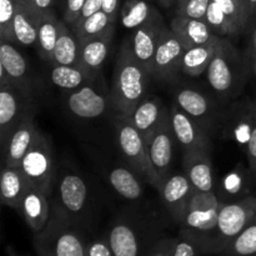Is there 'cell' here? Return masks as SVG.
Listing matches in <instances>:
<instances>
[{
  "label": "cell",
  "instance_id": "cell-1",
  "mask_svg": "<svg viewBox=\"0 0 256 256\" xmlns=\"http://www.w3.org/2000/svg\"><path fill=\"white\" fill-rule=\"evenodd\" d=\"M150 76L146 69L135 59L132 46L124 45L118 55L112 89V102L120 114L130 116L145 99Z\"/></svg>",
  "mask_w": 256,
  "mask_h": 256
},
{
  "label": "cell",
  "instance_id": "cell-2",
  "mask_svg": "<svg viewBox=\"0 0 256 256\" xmlns=\"http://www.w3.org/2000/svg\"><path fill=\"white\" fill-rule=\"evenodd\" d=\"M255 205L256 196H246L238 202L222 204L216 229L202 252L219 255L248 225L254 222Z\"/></svg>",
  "mask_w": 256,
  "mask_h": 256
},
{
  "label": "cell",
  "instance_id": "cell-3",
  "mask_svg": "<svg viewBox=\"0 0 256 256\" xmlns=\"http://www.w3.org/2000/svg\"><path fill=\"white\" fill-rule=\"evenodd\" d=\"M245 65L239 52L226 39L220 38L216 52L206 70L208 82L222 95H234L245 82Z\"/></svg>",
  "mask_w": 256,
  "mask_h": 256
},
{
  "label": "cell",
  "instance_id": "cell-4",
  "mask_svg": "<svg viewBox=\"0 0 256 256\" xmlns=\"http://www.w3.org/2000/svg\"><path fill=\"white\" fill-rule=\"evenodd\" d=\"M222 204V202H219L214 192L195 190L190 198L184 216L179 222L182 226V232L194 238L199 242L202 252L209 238L216 229Z\"/></svg>",
  "mask_w": 256,
  "mask_h": 256
},
{
  "label": "cell",
  "instance_id": "cell-5",
  "mask_svg": "<svg viewBox=\"0 0 256 256\" xmlns=\"http://www.w3.org/2000/svg\"><path fill=\"white\" fill-rule=\"evenodd\" d=\"M39 256H85L86 242L78 230L72 229L69 220L55 218L48 222L34 239Z\"/></svg>",
  "mask_w": 256,
  "mask_h": 256
},
{
  "label": "cell",
  "instance_id": "cell-6",
  "mask_svg": "<svg viewBox=\"0 0 256 256\" xmlns=\"http://www.w3.org/2000/svg\"><path fill=\"white\" fill-rule=\"evenodd\" d=\"M20 169L32 189L49 194L54 179V159L50 139L38 132L32 146L28 149L20 162Z\"/></svg>",
  "mask_w": 256,
  "mask_h": 256
},
{
  "label": "cell",
  "instance_id": "cell-7",
  "mask_svg": "<svg viewBox=\"0 0 256 256\" xmlns=\"http://www.w3.org/2000/svg\"><path fill=\"white\" fill-rule=\"evenodd\" d=\"M115 128L119 146L129 164L150 184L159 189V180L150 162L144 138L138 132L129 116L120 114L115 118Z\"/></svg>",
  "mask_w": 256,
  "mask_h": 256
},
{
  "label": "cell",
  "instance_id": "cell-8",
  "mask_svg": "<svg viewBox=\"0 0 256 256\" xmlns=\"http://www.w3.org/2000/svg\"><path fill=\"white\" fill-rule=\"evenodd\" d=\"M30 109V92L12 82L0 84V140L2 152L14 130Z\"/></svg>",
  "mask_w": 256,
  "mask_h": 256
},
{
  "label": "cell",
  "instance_id": "cell-9",
  "mask_svg": "<svg viewBox=\"0 0 256 256\" xmlns=\"http://www.w3.org/2000/svg\"><path fill=\"white\" fill-rule=\"evenodd\" d=\"M185 50L186 48L172 32V30L165 28L155 52L152 76L164 82H170L174 79L178 72L182 70V55Z\"/></svg>",
  "mask_w": 256,
  "mask_h": 256
},
{
  "label": "cell",
  "instance_id": "cell-10",
  "mask_svg": "<svg viewBox=\"0 0 256 256\" xmlns=\"http://www.w3.org/2000/svg\"><path fill=\"white\" fill-rule=\"evenodd\" d=\"M174 138L170 112L165 110L156 130L152 134L146 146L150 162H152L155 174L159 180V188L160 184L169 176V168L172 162V140Z\"/></svg>",
  "mask_w": 256,
  "mask_h": 256
},
{
  "label": "cell",
  "instance_id": "cell-11",
  "mask_svg": "<svg viewBox=\"0 0 256 256\" xmlns=\"http://www.w3.org/2000/svg\"><path fill=\"white\" fill-rule=\"evenodd\" d=\"M165 28L166 26L162 24L159 14H156L149 22L134 30L132 45V52H134L135 59L146 69L150 75H152L158 42H159L162 32Z\"/></svg>",
  "mask_w": 256,
  "mask_h": 256
},
{
  "label": "cell",
  "instance_id": "cell-12",
  "mask_svg": "<svg viewBox=\"0 0 256 256\" xmlns=\"http://www.w3.org/2000/svg\"><path fill=\"white\" fill-rule=\"evenodd\" d=\"M160 198L169 214L176 220L182 222L185 214L188 204L190 202L192 192H195L192 182L185 174H176L168 176L160 184Z\"/></svg>",
  "mask_w": 256,
  "mask_h": 256
},
{
  "label": "cell",
  "instance_id": "cell-13",
  "mask_svg": "<svg viewBox=\"0 0 256 256\" xmlns=\"http://www.w3.org/2000/svg\"><path fill=\"white\" fill-rule=\"evenodd\" d=\"M170 118H172V126L174 132V136L182 144L185 152L199 149H210V142L204 129L196 124V120L182 112L176 104H174L170 109Z\"/></svg>",
  "mask_w": 256,
  "mask_h": 256
},
{
  "label": "cell",
  "instance_id": "cell-14",
  "mask_svg": "<svg viewBox=\"0 0 256 256\" xmlns=\"http://www.w3.org/2000/svg\"><path fill=\"white\" fill-rule=\"evenodd\" d=\"M12 82L30 92L28 62L24 55L15 49L12 42L2 40L0 44V84Z\"/></svg>",
  "mask_w": 256,
  "mask_h": 256
},
{
  "label": "cell",
  "instance_id": "cell-15",
  "mask_svg": "<svg viewBox=\"0 0 256 256\" xmlns=\"http://www.w3.org/2000/svg\"><path fill=\"white\" fill-rule=\"evenodd\" d=\"M39 129L34 122V112L30 109L10 136L6 149L2 152L4 165H20L25 152L34 142Z\"/></svg>",
  "mask_w": 256,
  "mask_h": 256
},
{
  "label": "cell",
  "instance_id": "cell-16",
  "mask_svg": "<svg viewBox=\"0 0 256 256\" xmlns=\"http://www.w3.org/2000/svg\"><path fill=\"white\" fill-rule=\"evenodd\" d=\"M184 174L196 192H212L214 176L209 150L199 149L185 152Z\"/></svg>",
  "mask_w": 256,
  "mask_h": 256
},
{
  "label": "cell",
  "instance_id": "cell-17",
  "mask_svg": "<svg viewBox=\"0 0 256 256\" xmlns=\"http://www.w3.org/2000/svg\"><path fill=\"white\" fill-rule=\"evenodd\" d=\"M68 109L80 119H94L106 110V99L90 85L70 92L66 98Z\"/></svg>",
  "mask_w": 256,
  "mask_h": 256
},
{
  "label": "cell",
  "instance_id": "cell-18",
  "mask_svg": "<svg viewBox=\"0 0 256 256\" xmlns=\"http://www.w3.org/2000/svg\"><path fill=\"white\" fill-rule=\"evenodd\" d=\"M45 192L29 188L20 204L19 212L26 222L28 226L38 234L46 228L49 222V204Z\"/></svg>",
  "mask_w": 256,
  "mask_h": 256
},
{
  "label": "cell",
  "instance_id": "cell-19",
  "mask_svg": "<svg viewBox=\"0 0 256 256\" xmlns=\"http://www.w3.org/2000/svg\"><path fill=\"white\" fill-rule=\"evenodd\" d=\"M112 32H114V26L99 36L80 42L79 64L92 75L99 72L106 60Z\"/></svg>",
  "mask_w": 256,
  "mask_h": 256
},
{
  "label": "cell",
  "instance_id": "cell-20",
  "mask_svg": "<svg viewBox=\"0 0 256 256\" xmlns=\"http://www.w3.org/2000/svg\"><path fill=\"white\" fill-rule=\"evenodd\" d=\"M170 29L180 39L186 49L198 45L206 44L216 35L212 32L205 20L190 19V18L175 15L170 22Z\"/></svg>",
  "mask_w": 256,
  "mask_h": 256
},
{
  "label": "cell",
  "instance_id": "cell-21",
  "mask_svg": "<svg viewBox=\"0 0 256 256\" xmlns=\"http://www.w3.org/2000/svg\"><path fill=\"white\" fill-rule=\"evenodd\" d=\"M40 15L42 12L28 0H15L14 32L18 42L22 45L36 44Z\"/></svg>",
  "mask_w": 256,
  "mask_h": 256
},
{
  "label": "cell",
  "instance_id": "cell-22",
  "mask_svg": "<svg viewBox=\"0 0 256 256\" xmlns=\"http://www.w3.org/2000/svg\"><path fill=\"white\" fill-rule=\"evenodd\" d=\"M29 188L20 165H4L0 178V196L2 204L19 210L22 198Z\"/></svg>",
  "mask_w": 256,
  "mask_h": 256
},
{
  "label": "cell",
  "instance_id": "cell-23",
  "mask_svg": "<svg viewBox=\"0 0 256 256\" xmlns=\"http://www.w3.org/2000/svg\"><path fill=\"white\" fill-rule=\"evenodd\" d=\"M165 110L166 109L162 108V102L159 99H156V98L150 99L149 98V99L142 100L129 116L138 132L144 138L146 146L152 139V134L156 130Z\"/></svg>",
  "mask_w": 256,
  "mask_h": 256
},
{
  "label": "cell",
  "instance_id": "cell-24",
  "mask_svg": "<svg viewBox=\"0 0 256 256\" xmlns=\"http://www.w3.org/2000/svg\"><path fill=\"white\" fill-rule=\"evenodd\" d=\"M255 102L250 105H240L229 112V116L225 119L224 132L229 139L235 140L238 144L246 146L252 134V124H254Z\"/></svg>",
  "mask_w": 256,
  "mask_h": 256
},
{
  "label": "cell",
  "instance_id": "cell-25",
  "mask_svg": "<svg viewBox=\"0 0 256 256\" xmlns=\"http://www.w3.org/2000/svg\"><path fill=\"white\" fill-rule=\"evenodd\" d=\"M219 42L220 36L216 35L206 44L198 45V46H192L185 50L184 55H182V72L190 76H199L200 74H202L209 68Z\"/></svg>",
  "mask_w": 256,
  "mask_h": 256
},
{
  "label": "cell",
  "instance_id": "cell-26",
  "mask_svg": "<svg viewBox=\"0 0 256 256\" xmlns=\"http://www.w3.org/2000/svg\"><path fill=\"white\" fill-rule=\"evenodd\" d=\"M88 196V188L82 176L66 174L60 182V199L69 214H79L84 210Z\"/></svg>",
  "mask_w": 256,
  "mask_h": 256
},
{
  "label": "cell",
  "instance_id": "cell-27",
  "mask_svg": "<svg viewBox=\"0 0 256 256\" xmlns=\"http://www.w3.org/2000/svg\"><path fill=\"white\" fill-rule=\"evenodd\" d=\"M60 22H62L52 12H44L40 15L36 46L40 58L45 62H52V54L60 32Z\"/></svg>",
  "mask_w": 256,
  "mask_h": 256
},
{
  "label": "cell",
  "instance_id": "cell-28",
  "mask_svg": "<svg viewBox=\"0 0 256 256\" xmlns=\"http://www.w3.org/2000/svg\"><path fill=\"white\" fill-rule=\"evenodd\" d=\"M80 42L72 28L65 22H60V32L52 54L54 65H80Z\"/></svg>",
  "mask_w": 256,
  "mask_h": 256
},
{
  "label": "cell",
  "instance_id": "cell-29",
  "mask_svg": "<svg viewBox=\"0 0 256 256\" xmlns=\"http://www.w3.org/2000/svg\"><path fill=\"white\" fill-rule=\"evenodd\" d=\"M50 79L58 88L64 90L79 89L89 85L94 79V75L88 72L80 65H54L50 72Z\"/></svg>",
  "mask_w": 256,
  "mask_h": 256
},
{
  "label": "cell",
  "instance_id": "cell-30",
  "mask_svg": "<svg viewBox=\"0 0 256 256\" xmlns=\"http://www.w3.org/2000/svg\"><path fill=\"white\" fill-rule=\"evenodd\" d=\"M175 104L194 120L206 119L212 106L208 98L192 89H182L175 92Z\"/></svg>",
  "mask_w": 256,
  "mask_h": 256
},
{
  "label": "cell",
  "instance_id": "cell-31",
  "mask_svg": "<svg viewBox=\"0 0 256 256\" xmlns=\"http://www.w3.org/2000/svg\"><path fill=\"white\" fill-rule=\"evenodd\" d=\"M109 182L112 189L129 200H138L142 195V186L134 172L125 168H115L110 172Z\"/></svg>",
  "mask_w": 256,
  "mask_h": 256
},
{
  "label": "cell",
  "instance_id": "cell-32",
  "mask_svg": "<svg viewBox=\"0 0 256 256\" xmlns=\"http://www.w3.org/2000/svg\"><path fill=\"white\" fill-rule=\"evenodd\" d=\"M112 26H114V22L110 19L106 12L100 10L92 16L82 20V22H76V24L72 25V30L76 35L79 42H82L85 40L104 34Z\"/></svg>",
  "mask_w": 256,
  "mask_h": 256
},
{
  "label": "cell",
  "instance_id": "cell-33",
  "mask_svg": "<svg viewBox=\"0 0 256 256\" xmlns=\"http://www.w3.org/2000/svg\"><path fill=\"white\" fill-rule=\"evenodd\" d=\"M156 14V10L145 0H126L122 8V24L126 29L135 30Z\"/></svg>",
  "mask_w": 256,
  "mask_h": 256
},
{
  "label": "cell",
  "instance_id": "cell-34",
  "mask_svg": "<svg viewBox=\"0 0 256 256\" xmlns=\"http://www.w3.org/2000/svg\"><path fill=\"white\" fill-rule=\"evenodd\" d=\"M219 255L256 256V222L248 225Z\"/></svg>",
  "mask_w": 256,
  "mask_h": 256
},
{
  "label": "cell",
  "instance_id": "cell-35",
  "mask_svg": "<svg viewBox=\"0 0 256 256\" xmlns=\"http://www.w3.org/2000/svg\"><path fill=\"white\" fill-rule=\"evenodd\" d=\"M205 22L209 25L210 29L212 30V32L218 35V36L235 35L242 32L240 28L212 0L210 2L209 8H208L206 15H205Z\"/></svg>",
  "mask_w": 256,
  "mask_h": 256
},
{
  "label": "cell",
  "instance_id": "cell-36",
  "mask_svg": "<svg viewBox=\"0 0 256 256\" xmlns=\"http://www.w3.org/2000/svg\"><path fill=\"white\" fill-rule=\"evenodd\" d=\"M15 0H0V39L16 42L14 32Z\"/></svg>",
  "mask_w": 256,
  "mask_h": 256
},
{
  "label": "cell",
  "instance_id": "cell-37",
  "mask_svg": "<svg viewBox=\"0 0 256 256\" xmlns=\"http://www.w3.org/2000/svg\"><path fill=\"white\" fill-rule=\"evenodd\" d=\"M216 2L222 12L240 28V30H244L250 22V15L242 5L235 0H212Z\"/></svg>",
  "mask_w": 256,
  "mask_h": 256
},
{
  "label": "cell",
  "instance_id": "cell-38",
  "mask_svg": "<svg viewBox=\"0 0 256 256\" xmlns=\"http://www.w3.org/2000/svg\"><path fill=\"white\" fill-rule=\"evenodd\" d=\"M212 0H186L176 6V15L190 19L205 20L208 8Z\"/></svg>",
  "mask_w": 256,
  "mask_h": 256
},
{
  "label": "cell",
  "instance_id": "cell-39",
  "mask_svg": "<svg viewBox=\"0 0 256 256\" xmlns=\"http://www.w3.org/2000/svg\"><path fill=\"white\" fill-rule=\"evenodd\" d=\"M200 252L202 249L199 242L186 232H180V235L176 238L174 256H199Z\"/></svg>",
  "mask_w": 256,
  "mask_h": 256
},
{
  "label": "cell",
  "instance_id": "cell-40",
  "mask_svg": "<svg viewBox=\"0 0 256 256\" xmlns=\"http://www.w3.org/2000/svg\"><path fill=\"white\" fill-rule=\"evenodd\" d=\"M85 256H115L110 246L109 239L106 238H96L86 242Z\"/></svg>",
  "mask_w": 256,
  "mask_h": 256
},
{
  "label": "cell",
  "instance_id": "cell-41",
  "mask_svg": "<svg viewBox=\"0 0 256 256\" xmlns=\"http://www.w3.org/2000/svg\"><path fill=\"white\" fill-rule=\"evenodd\" d=\"M176 238H162L145 256H174Z\"/></svg>",
  "mask_w": 256,
  "mask_h": 256
},
{
  "label": "cell",
  "instance_id": "cell-42",
  "mask_svg": "<svg viewBox=\"0 0 256 256\" xmlns=\"http://www.w3.org/2000/svg\"><path fill=\"white\" fill-rule=\"evenodd\" d=\"M84 2L85 0H66L64 12V22L70 28L76 22L80 12H82V6H84Z\"/></svg>",
  "mask_w": 256,
  "mask_h": 256
},
{
  "label": "cell",
  "instance_id": "cell-43",
  "mask_svg": "<svg viewBox=\"0 0 256 256\" xmlns=\"http://www.w3.org/2000/svg\"><path fill=\"white\" fill-rule=\"evenodd\" d=\"M242 185H244V176L238 170L228 175L224 180V190L228 194H238L242 192Z\"/></svg>",
  "mask_w": 256,
  "mask_h": 256
},
{
  "label": "cell",
  "instance_id": "cell-44",
  "mask_svg": "<svg viewBox=\"0 0 256 256\" xmlns=\"http://www.w3.org/2000/svg\"><path fill=\"white\" fill-rule=\"evenodd\" d=\"M248 159H249L250 169L256 174V100H255V112H254V124H252V134H250L249 142L246 145Z\"/></svg>",
  "mask_w": 256,
  "mask_h": 256
},
{
  "label": "cell",
  "instance_id": "cell-45",
  "mask_svg": "<svg viewBox=\"0 0 256 256\" xmlns=\"http://www.w3.org/2000/svg\"><path fill=\"white\" fill-rule=\"evenodd\" d=\"M102 10V0H85L84 6H82V12H80L79 18H78L76 22H82L86 18L92 16L95 12ZM75 22V24H76Z\"/></svg>",
  "mask_w": 256,
  "mask_h": 256
},
{
  "label": "cell",
  "instance_id": "cell-46",
  "mask_svg": "<svg viewBox=\"0 0 256 256\" xmlns=\"http://www.w3.org/2000/svg\"><path fill=\"white\" fill-rule=\"evenodd\" d=\"M119 9V0H102V12H106L110 19L115 22Z\"/></svg>",
  "mask_w": 256,
  "mask_h": 256
},
{
  "label": "cell",
  "instance_id": "cell-47",
  "mask_svg": "<svg viewBox=\"0 0 256 256\" xmlns=\"http://www.w3.org/2000/svg\"><path fill=\"white\" fill-rule=\"evenodd\" d=\"M38 12H52V6L54 5L55 0H28Z\"/></svg>",
  "mask_w": 256,
  "mask_h": 256
},
{
  "label": "cell",
  "instance_id": "cell-48",
  "mask_svg": "<svg viewBox=\"0 0 256 256\" xmlns=\"http://www.w3.org/2000/svg\"><path fill=\"white\" fill-rule=\"evenodd\" d=\"M250 12V22L256 20V0H248Z\"/></svg>",
  "mask_w": 256,
  "mask_h": 256
},
{
  "label": "cell",
  "instance_id": "cell-49",
  "mask_svg": "<svg viewBox=\"0 0 256 256\" xmlns=\"http://www.w3.org/2000/svg\"><path fill=\"white\" fill-rule=\"evenodd\" d=\"M249 52H256V28L252 30V42H250V49Z\"/></svg>",
  "mask_w": 256,
  "mask_h": 256
},
{
  "label": "cell",
  "instance_id": "cell-50",
  "mask_svg": "<svg viewBox=\"0 0 256 256\" xmlns=\"http://www.w3.org/2000/svg\"><path fill=\"white\" fill-rule=\"evenodd\" d=\"M249 60H250V64H252V70L256 74V52H249Z\"/></svg>",
  "mask_w": 256,
  "mask_h": 256
},
{
  "label": "cell",
  "instance_id": "cell-51",
  "mask_svg": "<svg viewBox=\"0 0 256 256\" xmlns=\"http://www.w3.org/2000/svg\"><path fill=\"white\" fill-rule=\"evenodd\" d=\"M158 2H160V5H162V6H164V8H169L170 5H172V2H175V0H158Z\"/></svg>",
  "mask_w": 256,
  "mask_h": 256
},
{
  "label": "cell",
  "instance_id": "cell-52",
  "mask_svg": "<svg viewBox=\"0 0 256 256\" xmlns=\"http://www.w3.org/2000/svg\"><path fill=\"white\" fill-rule=\"evenodd\" d=\"M235 2H239V4L242 5V6L248 12H249V4H248V0H235ZM249 15H250V12H249Z\"/></svg>",
  "mask_w": 256,
  "mask_h": 256
},
{
  "label": "cell",
  "instance_id": "cell-53",
  "mask_svg": "<svg viewBox=\"0 0 256 256\" xmlns=\"http://www.w3.org/2000/svg\"><path fill=\"white\" fill-rule=\"evenodd\" d=\"M186 2V0H175V2H176V6L178 5H182V2Z\"/></svg>",
  "mask_w": 256,
  "mask_h": 256
},
{
  "label": "cell",
  "instance_id": "cell-54",
  "mask_svg": "<svg viewBox=\"0 0 256 256\" xmlns=\"http://www.w3.org/2000/svg\"><path fill=\"white\" fill-rule=\"evenodd\" d=\"M254 222H256V205H255V215H254Z\"/></svg>",
  "mask_w": 256,
  "mask_h": 256
}]
</instances>
